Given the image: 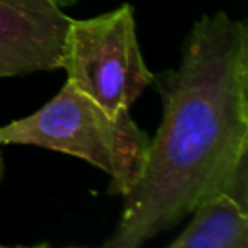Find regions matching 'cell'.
<instances>
[{
  "mask_svg": "<svg viewBox=\"0 0 248 248\" xmlns=\"http://www.w3.org/2000/svg\"><path fill=\"white\" fill-rule=\"evenodd\" d=\"M54 2H56V4L60 6V8H68V6H72V4H76L78 0H54Z\"/></svg>",
  "mask_w": 248,
  "mask_h": 248,
  "instance_id": "8992f818",
  "label": "cell"
},
{
  "mask_svg": "<svg viewBox=\"0 0 248 248\" xmlns=\"http://www.w3.org/2000/svg\"><path fill=\"white\" fill-rule=\"evenodd\" d=\"M0 174H2V159H0Z\"/></svg>",
  "mask_w": 248,
  "mask_h": 248,
  "instance_id": "ba28073f",
  "label": "cell"
},
{
  "mask_svg": "<svg viewBox=\"0 0 248 248\" xmlns=\"http://www.w3.org/2000/svg\"><path fill=\"white\" fill-rule=\"evenodd\" d=\"M60 68L66 70V81L112 116L130 112L155 79L143 60L128 2L95 17L70 19Z\"/></svg>",
  "mask_w": 248,
  "mask_h": 248,
  "instance_id": "3957f363",
  "label": "cell"
},
{
  "mask_svg": "<svg viewBox=\"0 0 248 248\" xmlns=\"http://www.w3.org/2000/svg\"><path fill=\"white\" fill-rule=\"evenodd\" d=\"M190 215V225L169 248H248L246 202L219 192Z\"/></svg>",
  "mask_w": 248,
  "mask_h": 248,
  "instance_id": "5b68a950",
  "label": "cell"
},
{
  "mask_svg": "<svg viewBox=\"0 0 248 248\" xmlns=\"http://www.w3.org/2000/svg\"><path fill=\"white\" fill-rule=\"evenodd\" d=\"M70 19L54 0H0V78L58 70Z\"/></svg>",
  "mask_w": 248,
  "mask_h": 248,
  "instance_id": "277c9868",
  "label": "cell"
},
{
  "mask_svg": "<svg viewBox=\"0 0 248 248\" xmlns=\"http://www.w3.org/2000/svg\"><path fill=\"white\" fill-rule=\"evenodd\" d=\"M0 143L39 145L85 159L108 174V192L124 196L145 165L149 136L130 112L108 114L70 81L37 112L0 126Z\"/></svg>",
  "mask_w": 248,
  "mask_h": 248,
  "instance_id": "7a4b0ae2",
  "label": "cell"
},
{
  "mask_svg": "<svg viewBox=\"0 0 248 248\" xmlns=\"http://www.w3.org/2000/svg\"><path fill=\"white\" fill-rule=\"evenodd\" d=\"M153 83L163 120L103 248H140L219 192L246 202L248 25L223 10L202 16L180 64Z\"/></svg>",
  "mask_w": 248,
  "mask_h": 248,
  "instance_id": "6da1fadb",
  "label": "cell"
},
{
  "mask_svg": "<svg viewBox=\"0 0 248 248\" xmlns=\"http://www.w3.org/2000/svg\"><path fill=\"white\" fill-rule=\"evenodd\" d=\"M41 246H0V248H41Z\"/></svg>",
  "mask_w": 248,
  "mask_h": 248,
  "instance_id": "52a82bcc",
  "label": "cell"
},
{
  "mask_svg": "<svg viewBox=\"0 0 248 248\" xmlns=\"http://www.w3.org/2000/svg\"><path fill=\"white\" fill-rule=\"evenodd\" d=\"M41 248H46V246H45V244H43V246H41Z\"/></svg>",
  "mask_w": 248,
  "mask_h": 248,
  "instance_id": "9c48e42d",
  "label": "cell"
}]
</instances>
